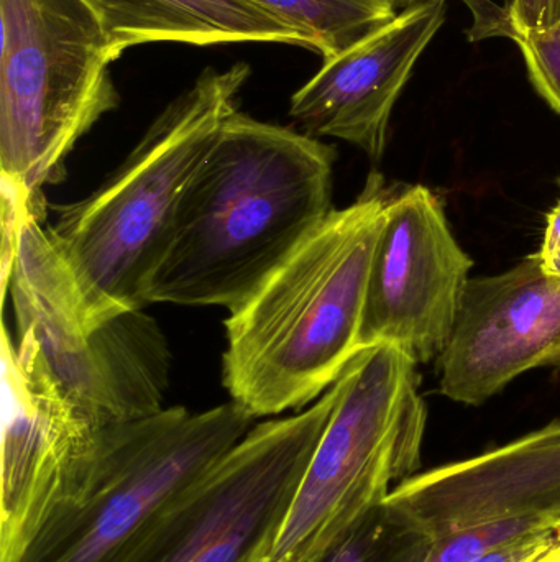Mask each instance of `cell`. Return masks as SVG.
I'll list each match as a JSON object with an SVG mask.
<instances>
[{"label":"cell","instance_id":"6da1fadb","mask_svg":"<svg viewBox=\"0 0 560 562\" xmlns=\"http://www.w3.org/2000/svg\"><path fill=\"white\" fill-rule=\"evenodd\" d=\"M334 161L319 138L229 115L184 190L147 303H245L334 213Z\"/></svg>","mask_w":560,"mask_h":562},{"label":"cell","instance_id":"7a4b0ae2","mask_svg":"<svg viewBox=\"0 0 560 562\" xmlns=\"http://www.w3.org/2000/svg\"><path fill=\"white\" fill-rule=\"evenodd\" d=\"M390 190L372 175L226 321L224 386L253 418L328 392L361 352L375 244Z\"/></svg>","mask_w":560,"mask_h":562},{"label":"cell","instance_id":"3957f363","mask_svg":"<svg viewBox=\"0 0 560 562\" xmlns=\"http://www.w3.org/2000/svg\"><path fill=\"white\" fill-rule=\"evenodd\" d=\"M250 72L245 63L206 69L94 193L58 207L48 234L75 279L88 326L147 306L184 190L224 122L239 111Z\"/></svg>","mask_w":560,"mask_h":562},{"label":"cell","instance_id":"277c9868","mask_svg":"<svg viewBox=\"0 0 560 562\" xmlns=\"http://www.w3.org/2000/svg\"><path fill=\"white\" fill-rule=\"evenodd\" d=\"M0 196L2 239L28 216L45 221L43 188L121 95L112 48L85 0H0Z\"/></svg>","mask_w":560,"mask_h":562},{"label":"cell","instance_id":"5b68a950","mask_svg":"<svg viewBox=\"0 0 560 562\" xmlns=\"http://www.w3.org/2000/svg\"><path fill=\"white\" fill-rule=\"evenodd\" d=\"M418 363L390 344L362 349L302 475L268 562H312L421 465L426 406Z\"/></svg>","mask_w":560,"mask_h":562},{"label":"cell","instance_id":"8992f818","mask_svg":"<svg viewBox=\"0 0 560 562\" xmlns=\"http://www.w3.org/2000/svg\"><path fill=\"white\" fill-rule=\"evenodd\" d=\"M230 400L191 413L163 408L108 429L84 494L56 512L16 562H117L151 524L253 428Z\"/></svg>","mask_w":560,"mask_h":562},{"label":"cell","instance_id":"52a82bcc","mask_svg":"<svg viewBox=\"0 0 560 562\" xmlns=\"http://www.w3.org/2000/svg\"><path fill=\"white\" fill-rule=\"evenodd\" d=\"M2 294L12 297L16 333L32 334L55 379L101 428L163 409L171 372L163 330L145 310L88 326L75 279L35 216L20 227Z\"/></svg>","mask_w":560,"mask_h":562},{"label":"cell","instance_id":"ba28073f","mask_svg":"<svg viewBox=\"0 0 560 562\" xmlns=\"http://www.w3.org/2000/svg\"><path fill=\"white\" fill-rule=\"evenodd\" d=\"M335 402L332 385L305 412L253 426L117 562H252L268 557Z\"/></svg>","mask_w":560,"mask_h":562},{"label":"cell","instance_id":"9c48e42d","mask_svg":"<svg viewBox=\"0 0 560 562\" xmlns=\"http://www.w3.org/2000/svg\"><path fill=\"white\" fill-rule=\"evenodd\" d=\"M101 428L55 379L32 334L2 329L0 562H16L43 525L78 501L104 451Z\"/></svg>","mask_w":560,"mask_h":562},{"label":"cell","instance_id":"30bf717a","mask_svg":"<svg viewBox=\"0 0 560 562\" xmlns=\"http://www.w3.org/2000/svg\"><path fill=\"white\" fill-rule=\"evenodd\" d=\"M472 260L450 233L443 203L414 184L388 193L375 244L361 350L390 344L416 363L449 344Z\"/></svg>","mask_w":560,"mask_h":562},{"label":"cell","instance_id":"8fae6325","mask_svg":"<svg viewBox=\"0 0 560 562\" xmlns=\"http://www.w3.org/2000/svg\"><path fill=\"white\" fill-rule=\"evenodd\" d=\"M560 366V279L538 254L508 272L470 279L453 336L437 359L439 392L482 405L536 367Z\"/></svg>","mask_w":560,"mask_h":562},{"label":"cell","instance_id":"7c38bea8","mask_svg":"<svg viewBox=\"0 0 560 562\" xmlns=\"http://www.w3.org/2000/svg\"><path fill=\"white\" fill-rule=\"evenodd\" d=\"M388 505L431 540L505 520L560 531V422L466 461L411 475Z\"/></svg>","mask_w":560,"mask_h":562},{"label":"cell","instance_id":"4fadbf2b","mask_svg":"<svg viewBox=\"0 0 560 562\" xmlns=\"http://www.w3.org/2000/svg\"><path fill=\"white\" fill-rule=\"evenodd\" d=\"M444 19V0L400 10L354 48L325 59L293 95L289 114L305 134L348 142L380 160L395 104Z\"/></svg>","mask_w":560,"mask_h":562},{"label":"cell","instance_id":"5bb4252c","mask_svg":"<svg viewBox=\"0 0 560 562\" xmlns=\"http://www.w3.org/2000/svg\"><path fill=\"white\" fill-rule=\"evenodd\" d=\"M101 19L118 56L132 46L176 42L283 43L311 49L293 26L249 0H85Z\"/></svg>","mask_w":560,"mask_h":562},{"label":"cell","instance_id":"9a60e30c","mask_svg":"<svg viewBox=\"0 0 560 562\" xmlns=\"http://www.w3.org/2000/svg\"><path fill=\"white\" fill-rule=\"evenodd\" d=\"M311 42L312 52L332 59L397 19L391 0H249Z\"/></svg>","mask_w":560,"mask_h":562},{"label":"cell","instance_id":"2e32d148","mask_svg":"<svg viewBox=\"0 0 560 562\" xmlns=\"http://www.w3.org/2000/svg\"><path fill=\"white\" fill-rule=\"evenodd\" d=\"M434 540L381 502L312 562H426Z\"/></svg>","mask_w":560,"mask_h":562},{"label":"cell","instance_id":"e0dca14e","mask_svg":"<svg viewBox=\"0 0 560 562\" xmlns=\"http://www.w3.org/2000/svg\"><path fill=\"white\" fill-rule=\"evenodd\" d=\"M539 531L556 530L538 520L492 521L462 528L434 540L426 562H472L493 548Z\"/></svg>","mask_w":560,"mask_h":562},{"label":"cell","instance_id":"ac0fdd59","mask_svg":"<svg viewBox=\"0 0 560 562\" xmlns=\"http://www.w3.org/2000/svg\"><path fill=\"white\" fill-rule=\"evenodd\" d=\"M533 85L560 114V26L551 32L518 36Z\"/></svg>","mask_w":560,"mask_h":562},{"label":"cell","instance_id":"d6986e66","mask_svg":"<svg viewBox=\"0 0 560 562\" xmlns=\"http://www.w3.org/2000/svg\"><path fill=\"white\" fill-rule=\"evenodd\" d=\"M508 30L505 38L551 32L560 26V0H510L505 7Z\"/></svg>","mask_w":560,"mask_h":562},{"label":"cell","instance_id":"ffe728a7","mask_svg":"<svg viewBox=\"0 0 560 562\" xmlns=\"http://www.w3.org/2000/svg\"><path fill=\"white\" fill-rule=\"evenodd\" d=\"M558 540L556 531H539L487 551L472 562H533Z\"/></svg>","mask_w":560,"mask_h":562},{"label":"cell","instance_id":"44dd1931","mask_svg":"<svg viewBox=\"0 0 560 562\" xmlns=\"http://www.w3.org/2000/svg\"><path fill=\"white\" fill-rule=\"evenodd\" d=\"M542 270L548 276L560 279V201L549 213L545 239L538 254Z\"/></svg>","mask_w":560,"mask_h":562},{"label":"cell","instance_id":"7402d4cb","mask_svg":"<svg viewBox=\"0 0 560 562\" xmlns=\"http://www.w3.org/2000/svg\"><path fill=\"white\" fill-rule=\"evenodd\" d=\"M533 562H560V535H558L556 543Z\"/></svg>","mask_w":560,"mask_h":562},{"label":"cell","instance_id":"603a6c76","mask_svg":"<svg viewBox=\"0 0 560 562\" xmlns=\"http://www.w3.org/2000/svg\"><path fill=\"white\" fill-rule=\"evenodd\" d=\"M393 2V5L397 7L398 12L400 10L408 9V7L413 5H420V3H426V2H439V0H391ZM446 2V0H444Z\"/></svg>","mask_w":560,"mask_h":562},{"label":"cell","instance_id":"cb8c5ba5","mask_svg":"<svg viewBox=\"0 0 560 562\" xmlns=\"http://www.w3.org/2000/svg\"><path fill=\"white\" fill-rule=\"evenodd\" d=\"M266 558H268V557L256 558V560L252 561V562H268V560H266Z\"/></svg>","mask_w":560,"mask_h":562},{"label":"cell","instance_id":"d4e9b609","mask_svg":"<svg viewBox=\"0 0 560 562\" xmlns=\"http://www.w3.org/2000/svg\"><path fill=\"white\" fill-rule=\"evenodd\" d=\"M558 535H560V531H559V533H558Z\"/></svg>","mask_w":560,"mask_h":562}]
</instances>
